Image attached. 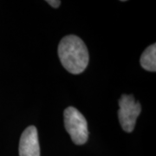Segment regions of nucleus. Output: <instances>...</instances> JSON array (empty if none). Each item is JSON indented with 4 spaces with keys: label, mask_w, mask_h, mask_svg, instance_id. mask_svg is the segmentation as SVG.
Wrapping results in <instances>:
<instances>
[{
    "label": "nucleus",
    "mask_w": 156,
    "mask_h": 156,
    "mask_svg": "<svg viewBox=\"0 0 156 156\" xmlns=\"http://www.w3.org/2000/svg\"><path fill=\"white\" fill-rule=\"evenodd\" d=\"M19 156H40L38 134L36 127L30 126L23 132L19 141Z\"/></svg>",
    "instance_id": "nucleus-4"
},
{
    "label": "nucleus",
    "mask_w": 156,
    "mask_h": 156,
    "mask_svg": "<svg viewBox=\"0 0 156 156\" xmlns=\"http://www.w3.org/2000/svg\"><path fill=\"white\" fill-rule=\"evenodd\" d=\"M47 3L50 6H52L53 8H57L61 5V1H59V0H48Z\"/></svg>",
    "instance_id": "nucleus-6"
},
{
    "label": "nucleus",
    "mask_w": 156,
    "mask_h": 156,
    "mask_svg": "<svg viewBox=\"0 0 156 156\" xmlns=\"http://www.w3.org/2000/svg\"><path fill=\"white\" fill-rule=\"evenodd\" d=\"M140 65L147 71L154 72L156 70V44L147 47L140 56Z\"/></svg>",
    "instance_id": "nucleus-5"
},
{
    "label": "nucleus",
    "mask_w": 156,
    "mask_h": 156,
    "mask_svg": "<svg viewBox=\"0 0 156 156\" xmlns=\"http://www.w3.org/2000/svg\"><path fill=\"white\" fill-rule=\"evenodd\" d=\"M120 108L118 110V118L122 129L130 133L134 130L136 119L141 111L140 102H137L133 95H122L119 100Z\"/></svg>",
    "instance_id": "nucleus-3"
},
{
    "label": "nucleus",
    "mask_w": 156,
    "mask_h": 156,
    "mask_svg": "<svg viewBox=\"0 0 156 156\" xmlns=\"http://www.w3.org/2000/svg\"><path fill=\"white\" fill-rule=\"evenodd\" d=\"M64 126L73 142L76 145L86 143L89 138L88 123L82 113L74 107H68L63 112Z\"/></svg>",
    "instance_id": "nucleus-2"
},
{
    "label": "nucleus",
    "mask_w": 156,
    "mask_h": 156,
    "mask_svg": "<svg viewBox=\"0 0 156 156\" xmlns=\"http://www.w3.org/2000/svg\"><path fill=\"white\" fill-rule=\"evenodd\" d=\"M58 56L62 66L74 75L83 72L89 64L88 49L80 37L66 36L58 45Z\"/></svg>",
    "instance_id": "nucleus-1"
}]
</instances>
